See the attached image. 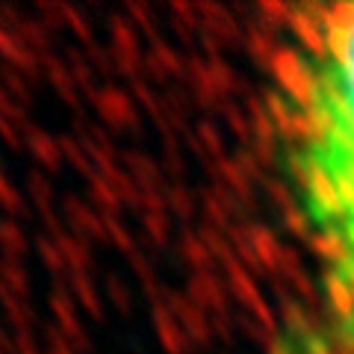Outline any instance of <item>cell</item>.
Returning a JSON list of instances; mask_svg holds the SVG:
<instances>
[{"label": "cell", "instance_id": "6da1fadb", "mask_svg": "<svg viewBox=\"0 0 354 354\" xmlns=\"http://www.w3.org/2000/svg\"><path fill=\"white\" fill-rule=\"evenodd\" d=\"M290 169L316 251L328 337L354 354V3L298 27L290 77Z\"/></svg>", "mask_w": 354, "mask_h": 354}, {"label": "cell", "instance_id": "7a4b0ae2", "mask_svg": "<svg viewBox=\"0 0 354 354\" xmlns=\"http://www.w3.org/2000/svg\"><path fill=\"white\" fill-rule=\"evenodd\" d=\"M266 354H334V342L325 328L307 322V319H295L281 330Z\"/></svg>", "mask_w": 354, "mask_h": 354}]
</instances>
